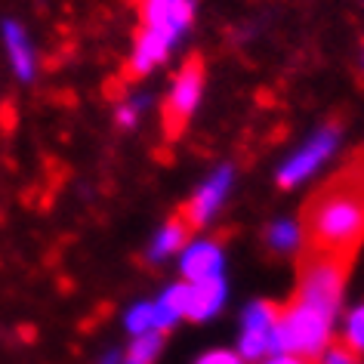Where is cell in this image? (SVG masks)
I'll return each mask as SVG.
<instances>
[{
    "mask_svg": "<svg viewBox=\"0 0 364 364\" xmlns=\"http://www.w3.org/2000/svg\"><path fill=\"white\" fill-rule=\"evenodd\" d=\"M223 247L216 241H195L188 244L182 253V278L186 281H204V278H216L223 275Z\"/></svg>",
    "mask_w": 364,
    "mask_h": 364,
    "instance_id": "cell-10",
    "label": "cell"
},
{
    "mask_svg": "<svg viewBox=\"0 0 364 364\" xmlns=\"http://www.w3.org/2000/svg\"><path fill=\"white\" fill-rule=\"evenodd\" d=\"M145 105H149V99H145V96L124 99V102L117 105V124H121V127H133L136 121H139V114L145 112Z\"/></svg>",
    "mask_w": 364,
    "mask_h": 364,
    "instance_id": "cell-18",
    "label": "cell"
},
{
    "mask_svg": "<svg viewBox=\"0 0 364 364\" xmlns=\"http://www.w3.org/2000/svg\"><path fill=\"white\" fill-rule=\"evenodd\" d=\"M336 142H340V130H336L333 124L321 127V130H318L312 139L303 145V149H299L296 154H290V158L284 161V167L278 170V186L281 188H294V186H299V182H306L336 151Z\"/></svg>",
    "mask_w": 364,
    "mask_h": 364,
    "instance_id": "cell-4",
    "label": "cell"
},
{
    "mask_svg": "<svg viewBox=\"0 0 364 364\" xmlns=\"http://www.w3.org/2000/svg\"><path fill=\"white\" fill-rule=\"evenodd\" d=\"M343 343L349 346L355 355H364V303L355 309L346 321V331H343Z\"/></svg>",
    "mask_w": 364,
    "mask_h": 364,
    "instance_id": "cell-16",
    "label": "cell"
},
{
    "mask_svg": "<svg viewBox=\"0 0 364 364\" xmlns=\"http://www.w3.org/2000/svg\"><path fill=\"white\" fill-rule=\"evenodd\" d=\"M229 186H232V170L229 167H223V170H216L210 179L204 182L201 188L195 192V198L188 201L186 207L179 210L182 216V223L188 225V229H201V225L210 220V216L220 210L223 201H225V192H229Z\"/></svg>",
    "mask_w": 364,
    "mask_h": 364,
    "instance_id": "cell-7",
    "label": "cell"
},
{
    "mask_svg": "<svg viewBox=\"0 0 364 364\" xmlns=\"http://www.w3.org/2000/svg\"><path fill=\"white\" fill-rule=\"evenodd\" d=\"M127 331H130L133 336H142V333H164L154 303H139V306H133L130 312H127Z\"/></svg>",
    "mask_w": 364,
    "mask_h": 364,
    "instance_id": "cell-14",
    "label": "cell"
},
{
    "mask_svg": "<svg viewBox=\"0 0 364 364\" xmlns=\"http://www.w3.org/2000/svg\"><path fill=\"white\" fill-rule=\"evenodd\" d=\"M331 324L333 318L321 309H312L294 299L278 312L275 324V355H299V358L315 361L331 343Z\"/></svg>",
    "mask_w": 364,
    "mask_h": 364,
    "instance_id": "cell-1",
    "label": "cell"
},
{
    "mask_svg": "<svg viewBox=\"0 0 364 364\" xmlns=\"http://www.w3.org/2000/svg\"><path fill=\"white\" fill-rule=\"evenodd\" d=\"M142 28L164 31L167 38L179 41L182 31L195 19V4L192 0H142Z\"/></svg>",
    "mask_w": 364,
    "mask_h": 364,
    "instance_id": "cell-6",
    "label": "cell"
},
{
    "mask_svg": "<svg viewBox=\"0 0 364 364\" xmlns=\"http://www.w3.org/2000/svg\"><path fill=\"white\" fill-rule=\"evenodd\" d=\"M299 241H303V232H299L296 223L278 220L275 225H269V244L275 250H294Z\"/></svg>",
    "mask_w": 364,
    "mask_h": 364,
    "instance_id": "cell-15",
    "label": "cell"
},
{
    "mask_svg": "<svg viewBox=\"0 0 364 364\" xmlns=\"http://www.w3.org/2000/svg\"><path fill=\"white\" fill-rule=\"evenodd\" d=\"M225 303V281L223 275L204 278V281H186V309L182 318L192 321H207L210 315H216Z\"/></svg>",
    "mask_w": 364,
    "mask_h": 364,
    "instance_id": "cell-8",
    "label": "cell"
},
{
    "mask_svg": "<svg viewBox=\"0 0 364 364\" xmlns=\"http://www.w3.org/2000/svg\"><path fill=\"white\" fill-rule=\"evenodd\" d=\"M201 93H204V59L198 56H188L186 65L176 71L170 84V93L164 99V139L167 142H176L188 127V117L195 114L198 102H201Z\"/></svg>",
    "mask_w": 364,
    "mask_h": 364,
    "instance_id": "cell-3",
    "label": "cell"
},
{
    "mask_svg": "<svg viewBox=\"0 0 364 364\" xmlns=\"http://www.w3.org/2000/svg\"><path fill=\"white\" fill-rule=\"evenodd\" d=\"M266 364H312V361H309V358H299V355H284V352H281V355H272Z\"/></svg>",
    "mask_w": 364,
    "mask_h": 364,
    "instance_id": "cell-20",
    "label": "cell"
},
{
    "mask_svg": "<svg viewBox=\"0 0 364 364\" xmlns=\"http://www.w3.org/2000/svg\"><path fill=\"white\" fill-rule=\"evenodd\" d=\"M278 312L281 309L275 303H250L244 312V324H241V358L244 361H259L266 355H275V324H278Z\"/></svg>",
    "mask_w": 364,
    "mask_h": 364,
    "instance_id": "cell-5",
    "label": "cell"
},
{
    "mask_svg": "<svg viewBox=\"0 0 364 364\" xmlns=\"http://www.w3.org/2000/svg\"><path fill=\"white\" fill-rule=\"evenodd\" d=\"M352 259L340 257H321V253H303V266H299V287L296 296L299 303L321 309L324 315H336L343 303V287L349 275Z\"/></svg>",
    "mask_w": 364,
    "mask_h": 364,
    "instance_id": "cell-2",
    "label": "cell"
},
{
    "mask_svg": "<svg viewBox=\"0 0 364 364\" xmlns=\"http://www.w3.org/2000/svg\"><path fill=\"white\" fill-rule=\"evenodd\" d=\"M173 43H176V41L167 38L164 31L142 28L139 38H136L130 65H127V77H142V75H149L151 68H158L161 62L170 56V47H173Z\"/></svg>",
    "mask_w": 364,
    "mask_h": 364,
    "instance_id": "cell-9",
    "label": "cell"
},
{
    "mask_svg": "<svg viewBox=\"0 0 364 364\" xmlns=\"http://www.w3.org/2000/svg\"><path fill=\"white\" fill-rule=\"evenodd\" d=\"M188 232H192V229H188V225L182 223V216L176 213V216H173V220L158 232V238L151 241L149 259H151V262H164V259L170 257V253L182 250V247H186V241H188Z\"/></svg>",
    "mask_w": 364,
    "mask_h": 364,
    "instance_id": "cell-12",
    "label": "cell"
},
{
    "mask_svg": "<svg viewBox=\"0 0 364 364\" xmlns=\"http://www.w3.org/2000/svg\"><path fill=\"white\" fill-rule=\"evenodd\" d=\"M318 364H358V355L346 343H327V349L318 355Z\"/></svg>",
    "mask_w": 364,
    "mask_h": 364,
    "instance_id": "cell-17",
    "label": "cell"
},
{
    "mask_svg": "<svg viewBox=\"0 0 364 364\" xmlns=\"http://www.w3.org/2000/svg\"><path fill=\"white\" fill-rule=\"evenodd\" d=\"M161 346H164V333H142V336H136V340L130 343V349L124 352L121 364H151L154 358H158Z\"/></svg>",
    "mask_w": 364,
    "mask_h": 364,
    "instance_id": "cell-13",
    "label": "cell"
},
{
    "mask_svg": "<svg viewBox=\"0 0 364 364\" xmlns=\"http://www.w3.org/2000/svg\"><path fill=\"white\" fill-rule=\"evenodd\" d=\"M4 41H6V53H10V62L16 68V75L22 80L34 77V53L28 43V34L19 22H4Z\"/></svg>",
    "mask_w": 364,
    "mask_h": 364,
    "instance_id": "cell-11",
    "label": "cell"
},
{
    "mask_svg": "<svg viewBox=\"0 0 364 364\" xmlns=\"http://www.w3.org/2000/svg\"><path fill=\"white\" fill-rule=\"evenodd\" d=\"M195 364H244V358L241 355H235V352H225V349H220V352H207V355H201Z\"/></svg>",
    "mask_w": 364,
    "mask_h": 364,
    "instance_id": "cell-19",
    "label": "cell"
}]
</instances>
